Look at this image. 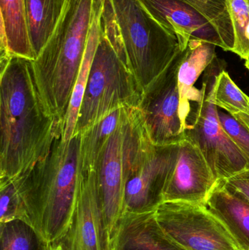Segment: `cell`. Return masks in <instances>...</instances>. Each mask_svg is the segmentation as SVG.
<instances>
[{"mask_svg":"<svg viewBox=\"0 0 249 250\" xmlns=\"http://www.w3.org/2000/svg\"><path fill=\"white\" fill-rule=\"evenodd\" d=\"M0 79V179H13L48 152L63 125L42 102L32 60L1 59Z\"/></svg>","mask_w":249,"mask_h":250,"instance_id":"1","label":"cell"},{"mask_svg":"<svg viewBox=\"0 0 249 250\" xmlns=\"http://www.w3.org/2000/svg\"><path fill=\"white\" fill-rule=\"evenodd\" d=\"M62 135L29 170L13 179L28 222L49 245L60 240L68 229L78 186L80 133L68 141Z\"/></svg>","mask_w":249,"mask_h":250,"instance_id":"2","label":"cell"},{"mask_svg":"<svg viewBox=\"0 0 249 250\" xmlns=\"http://www.w3.org/2000/svg\"><path fill=\"white\" fill-rule=\"evenodd\" d=\"M101 26L143 90L182 51L140 0H103Z\"/></svg>","mask_w":249,"mask_h":250,"instance_id":"3","label":"cell"},{"mask_svg":"<svg viewBox=\"0 0 249 250\" xmlns=\"http://www.w3.org/2000/svg\"><path fill=\"white\" fill-rule=\"evenodd\" d=\"M95 0H66L52 36L32 61L34 76L47 111L64 124L95 16Z\"/></svg>","mask_w":249,"mask_h":250,"instance_id":"4","label":"cell"},{"mask_svg":"<svg viewBox=\"0 0 249 250\" xmlns=\"http://www.w3.org/2000/svg\"><path fill=\"white\" fill-rule=\"evenodd\" d=\"M154 146L138 107H133L105 147L98 167V180L112 245L124 214L126 185Z\"/></svg>","mask_w":249,"mask_h":250,"instance_id":"5","label":"cell"},{"mask_svg":"<svg viewBox=\"0 0 249 250\" xmlns=\"http://www.w3.org/2000/svg\"><path fill=\"white\" fill-rule=\"evenodd\" d=\"M143 94V88L101 26L75 134L96 124L118 108L138 107Z\"/></svg>","mask_w":249,"mask_h":250,"instance_id":"6","label":"cell"},{"mask_svg":"<svg viewBox=\"0 0 249 250\" xmlns=\"http://www.w3.org/2000/svg\"><path fill=\"white\" fill-rule=\"evenodd\" d=\"M222 70L216 57L204 72L201 96L199 102L192 105L185 130V138L198 147L217 180L249 168L248 162L224 130L213 101L215 79Z\"/></svg>","mask_w":249,"mask_h":250,"instance_id":"7","label":"cell"},{"mask_svg":"<svg viewBox=\"0 0 249 250\" xmlns=\"http://www.w3.org/2000/svg\"><path fill=\"white\" fill-rule=\"evenodd\" d=\"M155 214L167 234L185 250H240L225 226L203 204L167 201Z\"/></svg>","mask_w":249,"mask_h":250,"instance_id":"8","label":"cell"},{"mask_svg":"<svg viewBox=\"0 0 249 250\" xmlns=\"http://www.w3.org/2000/svg\"><path fill=\"white\" fill-rule=\"evenodd\" d=\"M181 52L169 67L143 90L138 108L152 144H179L185 138L181 118L178 70Z\"/></svg>","mask_w":249,"mask_h":250,"instance_id":"9","label":"cell"},{"mask_svg":"<svg viewBox=\"0 0 249 250\" xmlns=\"http://www.w3.org/2000/svg\"><path fill=\"white\" fill-rule=\"evenodd\" d=\"M64 250H113L99 190L97 170H79L78 186L73 217L60 240Z\"/></svg>","mask_w":249,"mask_h":250,"instance_id":"10","label":"cell"},{"mask_svg":"<svg viewBox=\"0 0 249 250\" xmlns=\"http://www.w3.org/2000/svg\"><path fill=\"white\" fill-rule=\"evenodd\" d=\"M178 151V144L153 146L126 185L124 213L156 211L163 202L164 189Z\"/></svg>","mask_w":249,"mask_h":250,"instance_id":"11","label":"cell"},{"mask_svg":"<svg viewBox=\"0 0 249 250\" xmlns=\"http://www.w3.org/2000/svg\"><path fill=\"white\" fill-rule=\"evenodd\" d=\"M217 182L198 147L184 138L178 144L176 161L164 189L163 202L205 205Z\"/></svg>","mask_w":249,"mask_h":250,"instance_id":"12","label":"cell"},{"mask_svg":"<svg viewBox=\"0 0 249 250\" xmlns=\"http://www.w3.org/2000/svg\"><path fill=\"white\" fill-rule=\"evenodd\" d=\"M150 14L176 36L181 51L191 39H199L222 48V41L211 23L181 0H140Z\"/></svg>","mask_w":249,"mask_h":250,"instance_id":"13","label":"cell"},{"mask_svg":"<svg viewBox=\"0 0 249 250\" xmlns=\"http://www.w3.org/2000/svg\"><path fill=\"white\" fill-rule=\"evenodd\" d=\"M113 250H185L161 227L154 211L124 213L113 240Z\"/></svg>","mask_w":249,"mask_h":250,"instance_id":"14","label":"cell"},{"mask_svg":"<svg viewBox=\"0 0 249 250\" xmlns=\"http://www.w3.org/2000/svg\"><path fill=\"white\" fill-rule=\"evenodd\" d=\"M216 45L199 39H191L181 51L178 70V83L181 96V118L187 126V120L192 105L199 102L200 89L194 87L197 81L216 58Z\"/></svg>","mask_w":249,"mask_h":250,"instance_id":"15","label":"cell"},{"mask_svg":"<svg viewBox=\"0 0 249 250\" xmlns=\"http://www.w3.org/2000/svg\"><path fill=\"white\" fill-rule=\"evenodd\" d=\"M222 223L240 250H249V203L218 180L205 204Z\"/></svg>","mask_w":249,"mask_h":250,"instance_id":"16","label":"cell"},{"mask_svg":"<svg viewBox=\"0 0 249 250\" xmlns=\"http://www.w3.org/2000/svg\"><path fill=\"white\" fill-rule=\"evenodd\" d=\"M1 59L19 57L34 61L25 0H0Z\"/></svg>","mask_w":249,"mask_h":250,"instance_id":"17","label":"cell"},{"mask_svg":"<svg viewBox=\"0 0 249 250\" xmlns=\"http://www.w3.org/2000/svg\"><path fill=\"white\" fill-rule=\"evenodd\" d=\"M133 107H123L80 132V171L97 170L105 147L115 131L125 120Z\"/></svg>","mask_w":249,"mask_h":250,"instance_id":"18","label":"cell"},{"mask_svg":"<svg viewBox=\"0 0 249 250\" xmlns=\"http://www.w3.org/2000/svg\"><path fill=\"white\" fill-rule=\"evenodd\" d=\"M102 4H103V0H95V16H94L93 23H92L86 53L73 86L70 104H69L68 109H67V114L63 124L62 136L64 141L71 139L75 135L80 106L84 96L86 84L89 80L91 66H92L94 56H95V51L100 37V21Z\"/></svg>","mask_w":249,"mask_h":250,"instance_id":"19","label":"cell"},{"mask_svg":"<svg viewBox=\"0 0 249 250\" xmlns=\"http://www.w3.org/2000/svg\"><path fill=\"white\" fill-rule=\"evenodd\" d=\"M25 2L29 40L37 58L55 31L66 0H25Z\"/></svg>","mask_w":249,"mask_h":250,"instance_id":"20","label":"cell"},{"mask_svg":"<svg viewBox=\"0 0 249 250\" xmlns=\"http://www.w3.org/2000/svg\"><path fill=\"white\" fill-rule=\"evenodd\" d=\"M197 10L214 27L222 49L232 51L235 45L233 26L228 0H181Z\"/></svg>","mask_w":249,"mask_h":250,"instance_id":"21","label":"cell"},{"mask_svg":"<svg viewBox=\"0 0 249 250\" xmlns=\"http://www.w3.org/2000/svg\"><path fill=\"white\" fill-rule=\"evenodd\" d=\"M1 250H49L50 245L24 220L0 223Z\"/></svg>","mask_w":249,"mask_h":250,"instance_id":"22","label":"cell"},{"mask_svg":"<svg viewBox=\"0 0 249 250\" xmlns=\"http://www.w3.org/2000/svg\"><path fill=\"white\" fill-rule=\"evenodd\" d=\"M213 95L216 106L225 110L230 115L247 114L249 111V97L224 69L215 79Z\"/></svg>","mask_w":249,"mask_h":250,"instance_id":"23","label":"cell"},{"mask_svg":"<svg viewBox=\"0 0 249 250\" xmlns=\"http://www.w3.org/2000/svg\"><path fill=\"white\" fill-rule=\"evenodd\" d=\"M228 1L235 36L232 52L246 61L249 57V2L247 0Z\"/></svg>","mask_w":249,"mask_h":250,"instance_id":"24","label":"cell"},{"mask_svg":"<svg viewBox=\"0 0 249 250\" xmlns=\"http://www.w3.org/2000/svg\"><path fill=\"white\" fill-rule=\"evenodd\" d=\"M28 222L27 213L15 179H0V223L10 220Z\"/></svg>","mask_w":249,"mask_h":250,"instance_id":"25","label":"cell"},{"mask_svg":"<svg viewBox=\"0 0 249 250\" xmlns=\"http://www.w3.org/2000/svg\"><path fill=\"white\" fill-rule=\"evenodd\" d=\"M221 125L232 142L242 153L249 166V130L233 116L219 111Z\"/></svg>","mask_w":249,"mask_h":250,"instance_id":"26","label":"cell"},{"mask_svg":"<svg viewBox=\"0 0 249 250\" xmlns=\"http://www.w3.org/2000/svg\"><path fill=\"white\" fill-rule=\"evenodd\" d=\"M221 181L228 190L249 203V168Z\"/></svg>","mask_w":249,"mask_h":250,"instance_id":"27","label":"cell"},{"mask_svg":"<svg viewBox=\"0 0 249 250\" xmlns=\"http://www.w3.org/2000/svg\"><path fill=\"white\" fill-rule=\"evenodd\" d=\"M233 117L237 119L238 121L241 122L246 127L248 128L249 130V111L247 114L241 113V114H235Z\"/></svg>","mask_w":249,"mask_h":250,"instance_id":"28","label":"cell"},{"mask_svg":"<svg viewBox=\"0 0 249 250\" xmlns=\"http://www.w3.org/2000/svg\"><path fill=\"white\" fill-rule=\"evenodd\" d=\"M49 250H64L60 245H50Z\"/></svg>","mask_w":249,"mask_h":250,"instance_id":"29","label":"cell"},{"mask_svg":"<svg viewBox=\"0 0 249 250\" xmlns=\"http://www.w3.org/2000/svg\"><path fill=\"white\" fill-rule=\"evenodd\" d=\"M245 66H246V67H247V68L248 69L249 71V57L248 59H247V60H246Z\"/></svg>","mask_w":249,"mask_h":250,"instance_id":"30","label":"cell"},{"mask_svg":"<svg viewBox=\"0 0 249 250\" xmlns=\"http://www.w3.org/2000/svg\"><path fill=\"white\" fill-rule=\"evenodd\" d=\"M247 1H249V0H247Z\"/></svg>","mask_w":249,"mask_h":250,"instance_id":"31","label":"cell"}]
</instances>
